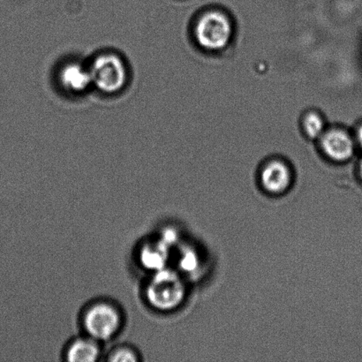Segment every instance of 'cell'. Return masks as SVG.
Masks as SVG:
<instances>
[{
  "label": "cell",
  "instance_id": "1",
  "mask_svg": "<svg viewBox=\"0 0 362 362\" xmlns=\"http://www.w3.org/2000/svg\"><path fill=\"white\" fill-rule=\"evenodd\" d=\"M185 293L186 290L179 273L168 267L151 273L145 286L148 304L158 311L175 310L182 303Z\"/></svg>",
  "mask_w": 362,
  "mask_h": 362
},
{
  "label": "cell",
  "instance_id": "2",
  "mask_svg": "<svg viewBox=\"0 0 362 362\" xmlns=\"http://www.w3.org/2000/svg\"><path fill=\"white\" fill-rule=\"evenodd\" d=\"M123 317L119 308L109 301H97L85 310L83 325L87 335L99 342L106 341L118 334Z\"/></svg>",
  "mask_w": 362,
  "mask_h": 362
},
{
  "label": "cell",
  "instance_id": "3",
  "mask_svg": "<svg viewBox=\"0 0 362 362\" xmlns=\"http://www.w3.org/2000/svg\"><path fill=\"white\" fill-rule=\"evenodd\" d=\"M90 71L92 85L105 94H116L129 79L125 62L115 53H103L93 60Z\"/></svg>",
  "mask_w": 362,
  "mask_h": 362
},
{
  "label": "cell",
  "instance_id": "4",
  "mask_svg": "<svg viewBox=\"0 0 362 362\" xmlns=\"http://www.w3.org/2000/svg\"><path fill=\"white\" fill-rule=\"evenodd\" d=\"M230 25L222 14L211 13L202 17L197 28L199 42L204 48L218 49L225 47L230 35Z\"/></svg>",
  "mask_w": 362,
  "mask_h": 362
},
{
  "label": "cell",
  "instance_id": "5",
  "mask_svg": "<svg viewBox=\"0 0 362 362\" xmlns=\"http://www.w3.org/2000/svg\"><path fill=\"white\" fill-rule=\"evenodd\" d=\"M59 83L71 93H81L92 85L90 67L78 62H70L62 67L59 74Z\"/></svg>",
  "mask_w": 362,
  "mask_h": 362
},
{
  "label": "cell",
  "instance_id": "6",
  "mask_svg": "<svg viewBox=\"0 0 362 362\" xmlns=\"http://www.w3.org/2000/svg\"><path fill=\"white\" fill-rule=\"evenodd\" d=\"M170 248L160 239L152 240L144 244L139 252L141 265L151 273L166 268Z\"/></svg>",
  "mask_w": 362,
  "mask_h": 362
},
{
  "label": "cell",
  "instance_id": "7",
  "mask_svg": "<svg viewBox=\"0 0 362 362\" xmlns=\"http://www.w3.org/2000/svg\"><path fill=\"white\" fill-rule=\"evenodd\" d=\"M101 356L100 342L88 335L73 340L66 350V359L71 362H95Z\"/></svg>",
  "mask_w": 362,
  "mask_h": 362
},
{
  "label": "cell",
  "instance_id": "8",
  "mask_svg": "<svg viewBox=\"0 0 362 362\" xmlns=\"http://www.w3.org/2000/svg\"><path fill=\"white\" fill-rule=\"evenodd\" d=\"M262 182L266 190L272 194H281L291 182L289 169L282 163L273 162L262 172Z\"/></svg>",
  "mask_w": 362,
  "mask_h": 362
},
{
  "label": "cell",
  "instance_id": "9",
  "mask_svg": "<svg viewBox=\"0 0 362 362\" xmlns=\"http://www.w3.org/2000/svg\"><path fill=\"white\" fill-rule=\"evenodd\" d=\"M322 146L329 158L338 161L346 160L354 152L352 140L340 131H333L326 134L322 140Z\"/></svg>",
  "mask_w": 362,
  "mask_h": 362
},
{
  "label": "cell",
  "instance_id": "10",
  "mask_svg": "<svg viewBox=\"0 0 362 362\" xmlns=\"http://www.w3.org/2000/svg\"><path fill=\"white\" fill-rule=\"evenodd\" d=\"M139 360V354L136 351L127 346L115 347L107 357V361L112 362H134Z\"/></svg>",
  "mask_w": 362,
  "mask_h": 362
},
{
  "label": "cell",
  "instance_id": "11",
  "mask_svg": "<svg viewBox=\"0 0 362 362\" xmlns=\"http://www.w3.org/2000/svg\"><path fill=\"white\" fill-rule=\"evenodd\" d=\"M305 127L308 134L312 138H317L324 130V124H322L320 117L315 115H310L307 117L305 122Z\"/></svg>",
  "mask_w": 362,
  "mask_h": 362
},
{
  "label": "cell",
  "instance_id": "12",
  "mask_svg": "<svg viewBox=\"0 0 362 362\" xmlns=\"http://www.w3.org/2000/svg\"><path fill=\"white\" fill-rule=\"evenodd\" d=\"M158 239H160L163 243L171 247L173 245L176 243L177 239H178V236H177V233L175 230L165 229L164 232H162L161 235Z\"/></svg>",
  "mask_w": 362,
  "mask_h": 362
},
{
  "label": "cell",
  "instance_id": "13",
  "mask_svg": "<svg viewBox=\"0 0 362 362\" xmlns=\"http://www.w3.org/2000/svg\"><path fill=\"white\" fill-rule=\"evenodd\" d=\"M195 257L194 255L192 253H187L183 255L182 259L180 260V266L184 269H187V271H189V269H193L195 264Z\"/></svg>",
  "mask_w": 362,
  "mask_h": 362
},
{
  "label": "cell",
  "instance_id": "14",
  "mask_svg": "<svg viewBox=\"0 0 362 362\" xmlns=\"http://www.w3.org/2000/svg\"><path fill=\"white\" fill-rule=\"evenodd\" d=\"M358 137H359L360 144L362 146V127L359 131V136H358Z\"/></svg>",
  "mask_w": 362,
  "mask_h": 362
},
{
  "label": "cell",
  "instance_id": "15",
  "mask_svg": "<svg viewBox=\"0 0 362 362\" xmlns=\"http://www.w3.org/2000/svg\"><path fill=\"white\" fill-rule=\"evenodd\" d=\"M361 178H362V163H361Z\"/></svg>",
  "mask_w": 362,
  "mask_h": 362
}]
</instances>
